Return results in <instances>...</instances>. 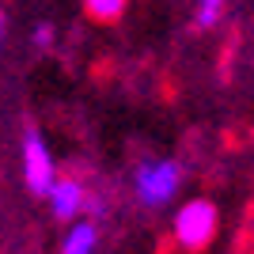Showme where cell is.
I'll return each instance as SVG.
<instances>
[{
	"label": "cell",
	"instance_id": "cell-4",
	"mask_svg": "<svg viewBox=\"0 0 254 254\" xmlns=\"http://www.w3.org/2000/svg\"><path fill=\"white\" fill-rule=\"evenodd\" d=\"M46 197H50V209H53L57 220H76V216L87 209V193L76 179H57Z\"/></svg>",
	"mask_w": 254,
	"mask_h": 254
},
{
	"label": "cell",
	"instance_id": "cell-5",
	"mask_svg": "<svg viewBox=\"0 0 254 254\" xmlns=\"http://www.w3.org/2000/svg\"><path fill=\"white\" fill-rule=\"evenodd\" d=\"M99 247V232L91 220H76L68 232H64V243H61V254H95Z\"/></svg>",
	"mask_w": 254,
	"mask_h": 254
},
{
	"label": "cell",
	"instance_id": "cell-6",
	"mask_svg": "<svg viewBox=\"0 0 254 254\" xmlns=\"http://www.w3.org/2000/svg\"><path fill=\"white\" fill-rule=\"evenodd\" d=\"M126 4L129 0H84V11L99 23H114V19H122Z\"/></svg>",
	"mask_w": 254,
	"mask_h": 254
},
{
	"label": "cell",
	"instance_id": "cell-1",
	"mask_svg": "<svg viewBox=\"0 0 254 254\" xmlns=\"http://www.w3.org/2000/svg\"><path fill=\"white\" fill-rule=\"evenodd\" d=\"M182 186V167L175 159H144L133 171V193L144 209H163L175 201V193Z\"/></svg>",
	"mask_w": 254,
	"mask_h": 254
},
{
	"label": "cell",
	"instance_id": "cell-9",
	"mask_svg": "<svg viewBox=\"0 0 254 254\" xmlns=\"http://www.w3.org/2000/svg\"><path fill=\"white\" fill-rule=\"evenodd\" d=\"M0 38H4V8H0Z\"/></svg>",
	"mask_w": 254,
	"mask_h": 254
},
{
	"label": "cell",
	"instance_id": "cell-3",
	"mask_svg": "<svg viewBox=\"0 0 254 254\" xmlns=\"http://www.w3.org/2000/svg\"><path fill=\"white\" fill-rule=\"evenodd\" d=\"M216 205L205 201V197H193V201H186L179 212H175V239H179L186 251H201L205 243L212 239V232H216Z\"/></svg>",
	"mask_w": 254,
	"mask_h": 254
},
{
	"label": "cell",
	"instance_id": "cell-7",
	"mask_svg": "<svg viewBox=\"0 0 254 254\" xmlns=\"http://www.w3.org/2000/svg\"><path fill=\"white\" fill-rule=\"evenodd\" d=\"M224 4H228V0H197L193 23H197V27H216V19L224 15Z\"/></svg>",
	"mask_w": 254,
	"mask_h": 254
},
{
	"label": "cell",
	"instance_id": "cell-2",
	"mask_svg": "<svg viewBox=\"0 0 254 254\" xmlns=\"http://www.w3.org/2000/svg\"><path fill=\"white\" fill-rule=\"evenodd\" d=\"M19 156H23V182H27V190H31L34 197H46L50 186L57 182V163H53V152H50V144H46V137L34 126L23 129Z\"/></svg>",
	"mask_w": 254,
	"mask_h": 254
},
{
	"label": "cell",
	"instance_id": "cell-8",
	"mask_svg": "<svg viewBox=\"0 0 254 254\" xmlns=\"http://www.w3.org/2000/svg\"><path fill=\"white\" fill-rule=\"evenodd\" d=\"M53 38H57V34H53V23H38L31 31V42L38 46V50H53Z\"/></svg>",
	"mask_w": 254,
	"mask_h": 254
}]
</instances>
